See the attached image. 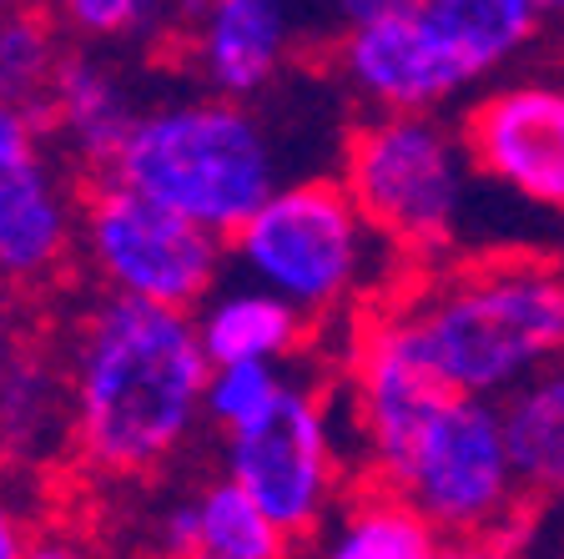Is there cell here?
<instances>
[{"label":"cell","instance_id":"8","mask_svg":"<svg viewBox=\"0 0 564 559\" xmlns=\"http://www.w3.org/2000/svg\"><path fill=\"white\" fill-rule=\"evenodd\" d=\"M223 474L262 504L293 549L317 545L348 490V433L333 388L293 373L268 413L223 433Z\"/></svg>","mask_w":564,"mask_h":559},{"label":"cell","instance_id":"23","mask_svg":"<svg viewBox=\"0 0 564 559\" xmlns=\"http://www.w3.org/2000/svg\"><path fill=\"white\" fill-rule=\"evenodd\" d=\"M288 378H293V363H212L207 388H202V413L217 433L252 423L278 404Z\"/></svg>","mask_w":564,"mask_h":559},{"label":"cell","instance_id":"12","mask_svg":"<svg viewBox=\"0 0 564 559\" xmlns=\"http://www.w3.org/2000/svg\"><path fill=\"white\" fill-rule=\"evenodd\" d=\"M479 182L544 212H564V82H505L464 117Z\"/></svg>","mask_w":564,"mask_h":559},{"label":"cell","instance_id":"9","mask_svg":"<svg viewBox=\"0 0 564 559\" xmlns=\"http://www.w3.org/2000/svg\"><path fill=\"white\" fill-rule=\"evenodd\" d=\"M82 186L35 111L0 101V282L46 292L76 268Z\"/></svg>","mask_w":564,"mask_h":559},{"label":"cell","instance_id":"27","mask_svg":"<svg viewBox=\"0 0 564 559\" xmlns=\"http://www.w3.org/2000/svg\"><path fill=\"white\" fill-rule=\"evenodd\" d=\"M540 11L544 21H564V0H540Z\"/></svg>","mask_w":564,"mask_h":559},{"label":"cell","instance_id":"20","mask_svg":"<svg viewBox=\"0 0 564 559\" xmlns=\"http://www.w3.org/2000/svg\"><path fill=\"white\" fill-rule=\"evenodd\" d=\"M505 439L524 490L560 494L564 490V353L509 388L505 404Z\"/></svg>","mask_w":564,"mask_h":559},{"label":"cell","instance_id":"7","mask_svg":"<svg viewBox=\"0 0 564 559\" xmlns=\"http://www.w3.org/2000/svg\"><path fill=\"white\" fill-rule=\"evenodd\" d=\"M227 257V237L207 233L182 212L152 202L121 176H86L82 227H76V268L96 292L141 298L166 308H202L217 292Z\"/></svg>","mask_w":564,"mask_h":559},{"label":"cell","instance_id":"22","mask_svg":"<svg viewBox=\"0 0 564 559\" xmlns=\"http://www.w3.org/2000/svg\"><path fill=\"white\" fill-rule=\"evenodd\" d=\"M66 35L86 46H131L182 21V0H46Z\"/></svg>","mask_w":564,"mask_h":559},{"label":"cell","instance_id":"6","mask_svg":"<svg viewBox=\"0 0 564 559\" xmlns=\"http://www.w3.org/2000/svg\"><path fill=\"white\" fill-rule=\"evenodd\" d=\"M383 479L434 519L448 549H494L524 519V479L494 398L448 394Z\"/></svg>","mask_w":564,"mask_h":559},{"label":"cell","instance_id":"16","mask_svg":"<svg viewBox=\"0 0 564 559\" xmlns=\"http://www.w3.org/2000/svg\"><path fill=\"white\" fill-rule=\"evenodd\" d=\"M192 313L212 363H293L303 358L317 327L303 308L252 278L237 288L217 282V292H207V303Z\"/></svg>","mask_w":564,"mask_h":559},{"label":"cell","instance_id":"26","mask_svg":"<svg viewBox=\"0 0 564 559\" xmlns=\"http://www.w3.org/2000/svg\"><path fill=\"white\" fill-rule=\"evenodd\" d=\"M393 6H409V0H333V11H338L343 21H364V15L393 11Z\"/></svg>","mask_w":564,"mask_h":559},{"label":"cell","instance_id":"19","mask_svg":"<svg viewBox=\"0 0 564 559\" xmlns=\"http://www.w3.org/2000/svg\"><path fill=\"white\" fill-rule=\"evenodd\" d=\"M423 15L444 35L469 82H489L494 71L519 61L544 25L540 0H419Z\"/></svg>","mask_w":564,"mask_h":559},{"label":"cell","instance_id":"2","mask_svg":"<svg viewBox=\"0 0 564 559\" xmlns=\"http://www.w3.org/2000/svg\"><path fill=\"white\" fill-rule=\"evenodd\" d=\"M106 176H121L217 237H232L288 182L258 106L207 86L141 106Z\"/></svg>","mask_w":564,"mask_h":559},{"label":"cell","instance_id":"14","mask_svg":"<svg viewBox=\"0 0 564 559\" xmlns=\"http://www.w3.org/2000/svg\"><path fill=\"white\" fill-rule=\"evenodd\" d=\"M141 101L131 92L127 71L111 56H101L96 46H76L61 56V71L46 96V131L56 137V147L66 152V162L86 166V176L106 172L111 157L121 152L131 121H137Z\"/></svg>","mask_w":564,"mask_h":559},{"label":"cell","instance_id":"24","mask_svg":"<svg viewBox=\"0 0 564 559\" xmlns=\"http://www.w3.org/2000/svg\"><path fill=\"white\" fill-rule=\"evenodd\" d=\"M31 348H35V338H31V323H25V313H21V292L0 282V388L11 384V373L21 368V358Z\"/></svg>","mask_w":564,"mask_h":559},{"label":"cell","instance_id":"17","mask_svg":"<svg viewBox=\"0 0 564 559\" xmlns=\"http://www.w3.org/2000/svg\"><path fill=\"white\" fill-rule=\"evenodd\" d=\"M313 549H323L333 559H434L448 545L438 535V525L409 494L393 490L388 479L364 474L333 504Z\"/></svg>","mask_w":564,"mask_h":559},{"label":"cell","instance_id":"4","mask_svg":"<svg viewBox=\"0 0 564 559\" xmlns=\"http://www.w3.org/2000/svg\"><path fill=\"white\" fill-rule=\"evenodd\" d=\"M388 252H399V247L364 217L343 176L282 182L227 237L232 268L282 292L313 323H328L343 308L364 303V292H373L383 278Z\"/></svg>","mask_w":564,"mask_h":559},{"label":"cell","instance_id":"3","mask_svg":"<svg viewBox=\"0 0 564 559\" xmlns=\"http://www.w3.org/2000/svg\"><path fill=\"white\" fill-rule=\"evenodd\" d=\"M448 394L505 398L564 353V268L484 262L403 298Z\"/></svg>","mask_w":564,"mask_h":559},{"label":"cell","instance_id":"5","mask_svg":"<svg viewBox=\"0 0 564 559\" xmlns=\"http://www.w3.org/2000/svg\"><path fill=\"white\" fill-rule=\"evenodd\" d=\"M338 176L399 252L434 257L458 237L479 182L464 131L438 111H373L343 137Z\"/></svg>","mask_w":564,"mask_h":559},{"label":"cell","instance_id":"25","mask_svg":"<svg viewBox=\"0 0 564 559\" xmlns=\"http://www.w3.org/2000/svg\"><path fill=\"white\" fill-rule=\"evenodd\" d=\"M35 525L25 519V509L15 499L0 494V559H21V555H35Z\"/></svg>","mask_w":564,"mask_h":559},{"label":"cell","instance_id":"10","mask_svg":"<svg viewBox=\"0 0 564 559\" xmlns=\"http://www.w3.org/2000/svg\"><path fill=\"white\" fill-rule=\"evenodd\" d=\"M448 398L434 358L419 338L409 303H388L352 338L348 384H343V433L348 449L364 454L368 474L383 479L419 423Z\"/></svg>","mask_w":564,"mask_h":559},{"label":"cell","instance_id":"11","mask_svg":"<svg viewBox=\"0 0 564 559\" xmlns=\"http://www.w3.org/2000/svg\"><path fill=\"white\" fill-rule=\"evenodd\" d=\"M333 71L368 111H438L474 86L419 0L343 21Z\"/></svg>","mask_w":564,"mask_h":559},{"label":"cell","instance_id":"21","mask_svg":"<svg viewBox=\"0 0 564 559\" xmlns=\"http://www.w3.org/2000/svg\"><path fill=\"white\" fill-rule=\"evenodd\" d=\"M66 51V25L46 0H0V101L6 106L41 117Z\"/></svg>","mask_w":564,"mask_h":559},{"label":"cell","instance_id":"18","mask_svg":"<svg viewBox=\"0 0 564 559\" xmlns=\"http://www.w3.org/2000/svg\"><path fill=\"white\" fill-rule=\"evenodd\" d=\"M56 454H70V394L61 358L35 343L0 388V464L41 469Z\"/></svg>","mask_w":564,"mask_h":559},{"label":"cell","instance_id":"13","mask_svg":"<svg viewBox=\"0 0 564 559\" xmlns=\"http://www.w3.org/2000/svg\"><path fill=\"white\" fill-rule=\"evenodd\" d=\"M182 51L207 92L258 101L297 46L293 0H182Z\"/></svg>","mask_w":564,"mask_h":559},{"label":"cell","instance_id":"28","mask_svg":"<svg viewBox=\"0 0 564 559\" xmlns=\"http://www.w3.org/2000/svg\"><path fill=\"white\" fill-rule=\"evenodd\" d=\"M560 499H564V490H560Z\"/></svg>","mask_w":564,"mask_h":559},{"label":"cell","instance_id":"15","mask_svg":"<svg viewBox=\"0 0 564 559\" xmlns=\"http://www.w3.org/2000/svg\"><path fill=\"white\" fill-rule=\"evenodd\" d=\"M152 545L162 549V555H182V559H282V555H293L288 535L262 514V504L227 474L166 499L152 525Z\"/></svg>","mask_w":564,"mask_h":559},{"label":"cell","instance_id":"1","mask_svg":"<svg viewBox=\"0 0 564 559\" xmlns=\"http://www.w3.org/2000/svg\"><path fill=\"white\" fill-rule=\"evenodd\" d=\"M70 394V459L106 484L156 479L202 433L212 358L197 313L91 292L61 333Z\"/></svg>","mask_w":564,"mask_h":559}]
</instances>
